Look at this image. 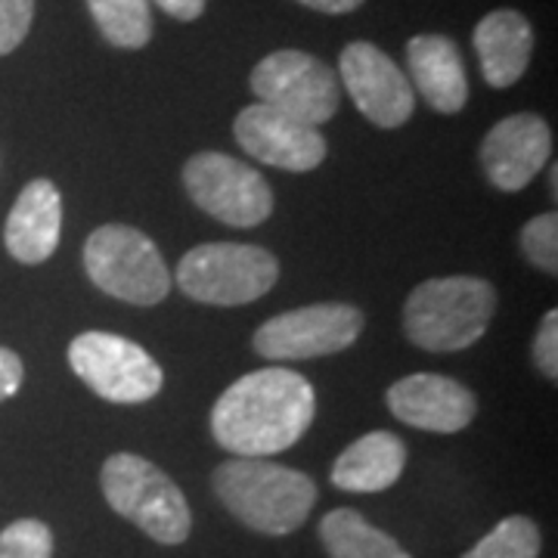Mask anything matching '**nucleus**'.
Here are the masks:
<instances>
[{
	"instance_id": "obj_1",
	"label": "nucleus",
	"mask_w": 558,
	"mask_h": 558,
	"mask_svg": "<svg viewBox=\"0 0 558 558\" xmlns=\"http://www.w3.org/2000/svg\"><path fill=\"white\" fill-rule=\"evenodd\" d=\"M317 416V391L295 369H255L211 410V435L233 457L267 459L304 438Z\"/></svg>"
},
{
	"instance_id": "obj_24",
	"label": "nucleus",
	"mask_w": 558,
	"mask_h": 558,
	"mask_svg": "<svg viewBox=\"0 0 558 558\" xmlns=\"http://www.w3.org/2000/svg\"><path fill=\"white\" fill-rule=\"evenodd\" d=\"M35 20V0H0V57L20 47Z\"/></svg>"
},
{
	"instance_id": "obj_7",
	"label": "nucleus",
	"mask_w": 558,
	"mask_h": 558,
	"mask_svg": "<svg viewBox=\"0 0 558 558\" xmlns=\"http://www.w3.org/2000/svg\"><path fill=\"white\" fill-rule=\"evenodd\" d=\"M69 366L94 395L112 403H146L165 385L149 351L116 332H81L69 344Z\"/></svg>"
},
{
	"instance_id": "obj_18",
	"label": "nucleus",
	"mask_w": 558,
	"mask_h": 558,
	"mask_svg": "<svg viewBox=\"0 0 558 558\" xmlns=\"http://www.w3.org/2000/svg\"><path fill=\"white\" fill-rule=\"evenodd\" d=\"M407 465V447L391 432H369L354 440L332 465V484L348 494H381L395 487Z\"/></svg>"
},
{
	"instance_id": "obj_17",
	"label": "nucleus",
	"mask_w": 558,
	"mask_h": 558,
	"mask_svg": "<svg viewBox=\"0 0 558 558\" xmlns=\"http://www.w3.org/2000/svg\"><path fill=\"white\" fill-rule=\"evenodd\" d=\"M475 53L490 87H512L527 72L534 53V28L515 10H494L475 28Z\"/></svg>"
},
{
	"instance_id": "obj_14",
	"label": "nucleus",
	"mask_w": 558,
	"mask_h": 558,
	"mask_svg": "<svg viewBox=\"0 0 558 558\" xmlns=\"http://www.w3.org/2000/svg\"><path fill=\"white\" fill-rule=\"evenodd\" d=\"M388 410L410 428L453 435L472 425L478 413V400L450 376L416 373L388 388Z\"/></svg>"
},
{
	"instance_id": "obj_28",
	"label": "nucleus",
	"mask_w": 558,
	"mask_h": 558,
	"mask_svg": "<svg viewBox=\"0 0 558 558\" xmlns=\"http://www.w3.org/2000/svg\"><path fill=\"white\" fill-rule=\"evenodd\" d=\"M304 7L317 10V13H329V16H341V13H354L363 0H299Z\"/></svg>"
},
{
	"instance_id": "obj_8",
	"label": "nucleus",
	"mask_w": 558,
	"mask_h": 558,
	"mask_svg": "<svg viewBox=\"0 0 558 558\" xmlns=\"http://www.w3.org/2000/svg\"><path fill=\"white\" fill-rule=\"evenodd\" d=\"M252 90L264 106L319 128L339 112V75L304 50H277L255 65Z\"/></svg>"
},
{
	"instance_id": "obj_21",
	"label": "nucleus",
	"mask_w": 558,
	"mask_h": 558,
	"mask_svg": "<svg viewBox=\"0 0 558 558\" xmlns=\"http://www.w3.org/2000/svg\"><path fill=\"white\" fill-rule=\"evenodd\" d=\"M539 527L527 515H509L481 537L462 558H537L539 556Z\"/></svg>"
},
{
	"instance_id": "obj_16",
	"label": "nucleus",
	"mask_w": 558,
	"mask_h": 558,
	"mask_svg": "<svg viewBox=\"0 0 558 558\" xmlns=\"http://www.w3.org/2000/svg\"><path fill=\"white\" fill-rule=\"evenodd\" d=\"M410 84L422 100L444 116L459 112L469 100V78L459 47L444 35H416L407 44Z\"/></svg>"
},
{
	"instance_id": "obj_13",
	"label": "nucleus",
	"mask_w": 558,
	"mask_h": 558,
	"mask_svg": "<svg viewBox=\"0 0 558 558\" xmlns=\"http://www.w3.org/2000/svg\"><path fill=\"white\" fill-rule=\"evenodd\" d=\"M553 156V131L534 112L497 121L481 143L487 180L502 193H519L537 178Z\"/></svg>"
},
{
	"instance_id": "obj_4",
	"label": "nucleus",
	"mask_w": 558,
	"mask_h": 558,
	"mask_svg": "<svg viewBox=\"0 0 558 558\" xmlns=\"http://www.w3.org/2000/svg\"><path fill=\"white\" fill-rule=\"evenodd\" d=\"M106 502L121 519L134 521L143 534L161 543L178 546L193 531L190 502L180 494L174 481L137 453H116L106 459L100 472Z\"/></svg>"
},
{
	"instance_id": "obj_2",
	"label": "nucleus",
	"mask_w": 558,
	"mask_h": 558,
	"mask_svg": "<svg viewBox=\"0 0 558 558\" xmlns=\"http://www.w3.org/2000/svg\"><path fill=\"white\" fill-rule=\"evenodd\" d=\"M215 494L236 519L270 537L299 531L317 506V484L270 459H227L215 469Z\"/></svg>"
},
{
	"instance_id": "obj_5",
	"label": "nucleus",
	"mask_w": 558,
	"mask_h": 558,
	"mask_svg": "<svg viewBox=\"0 0 558 558\" xmlns=\"http://www.w3.org/2000/svg\"><path fill=\"white\" fill-rule=\"evenodd\" d=\"M84 270L106 295L137 307H153L171 292V270L156 242L128 223H102L87 236Z\"/></svg>"
},
{
	"instance_id": "obj_12",
	"label": "nucleus",
	"mask_w": 558,
	"mask_h": 558,
	"mask_svg": "<svg viewBox=\"0 0 558 558\" xmlns=\"http://www.w3.org/2000/svg\"><path fill=\"white\" fill-rule=\"evenodd\" d=\"M233 134L252 159L274 165L279 171L307 174L326 159V137L319 128L289 119L264 102L242 109L233 121Z\"/></svg>"
},
{
	"instance_id": "obj_26",
	"label": "nucleus",
	"mask_w": 558,
	"mask_h": 558,
	"mask_svg": "<svg viewBox=\"0 0 558 558\" xmlns=\"http://www.w3.org/2000/svg\"><path fill=\"white\" fill-rule=\"evenodd\" d=\"M22 379H25V366L16 351L0 348V400H10L20 395Z\"/></svg>"
},
{
	"instance_id": "obj_6",
	"label": "nucleus",
	"mask_w": 558,
	"mask_h": 558,
	"mask_svg": "<svg viewBox=\"0 0 558 558\" xmlns=\"http://www.w3.org/2000/svg\"><path fill=\"white\" fill-rule=\"evenodd\" d=\"M279 279L277 258L245 242H205L178 264V286L186 299L218 307H240L264 299Z\"/></svg>"
},
{
	"instance_id": "obj_10",
	"label": "nucleus",
	"mask_w": 558,
	"mask_h": 558,
	"mask_svg": "<svg viewBox=\"0 0 558 558\" xmlns=\"http://www.w3.org/2000/svg\"><path fill=\"white\" fill-rule=\"evenodd\" d=\"M366 326L363 311L354 304L326 301L286 311L267 319L255 332V354L264 360H314L348 351Z\"/></svg>"
},
{
	"instance_id": "obj_23",
	"label": "nucleus",
	"mask_w": 558,
	"mask_h": 558,
	"mask_svg": "<svg viewBox=\"0 0 558 558\" xmlns=\"http://www.w3.org/2000/svg\"><path fill=\"white\" fill-rule=\"evenodd\" d=\"M521 252L537 270L556 277L558 274V218L556 211L537 215L527 220V227L521 230Z\"/></svg>"
},
{
	"instance_id": "obj_19",
	"label": "nucleus",
	"mask_w": 558,
	"mask_h": 558,
	"mask_svg": "<svg viewBox=\"0 0 558 558\" xmlns=\"http://www.w3.org/2000/svg\"><path fill=\"white\" fill-rule=\"evenodd\" d=\"M319 539L329 558H413L357 509H332L319 521Z\"/></svg>"
},
{
	"instance_id": "obj_11",
	"label": "nucleus",
	"mask_w": 558,
	"mask_h": 558,
	"mask_svg": "<svg viewBox=\"0 0 558 558\" xmlns=\"http://www.w3.org/2000/svg\"><path fill=\"white\" fill-rule=\"evenodd\" d=\"M341 84L363 119L376 128H400L416 109V90L385 50L366 40H354L341 50Z\"/></svg>"
},
{
	"instance_id": "obj_27",
	"label": "nucleus",
	"mask_w": 558,
	"mask_h": 558,
	"mask_svg": "<svg viewBox=\"0 0 558 558\" xmlns=\"http://www.w3.org/2000/svg\"><path fill=\"white\" fill-rule=\"evenodd\" d=\"M153 3L180 22L199 20L202 13H205V0H153Z\"/></svg>"
},
{
	"instance_id": "obj_3",
	"label": "nucleus",
	"mask_w": 558,
	"mask_h": 558,
	"mask_svg": "<svg viewBox=\"0 0 558 558\" xmlns=\"http://www.w3.org/2000/svg\"><path fill=\"white\" fill-rule=\"evenodd\" d=\"M497 314V289L481 277L418 282L403 304V336L422 351H462L487 332Z\"/></svg>"
},
{
	"instance_id": "obj_22",
	"label": "nucleus",
	"mask_w": 558,
	"mask_h": 558,
	"mask_svg": "<svg viewBox=\"0 0 558 558\" xmlns=\"http://www.w3.org/2000/svg\"><path fill=\"white\" fill-rule=\"evenodd\" d=\"M0 558H53V534L38 519H20L0 531Z\"/></svg>"
},
{
	"instance_id": "obj_25",
	"label": "nucleus",
	"mask_w": 558,
	"mask_h": 558,
	"mask_svg": "<svg viewBox=\"0 0 558 558\" xmlns=\"http://www.w3.org/2000/svg\"><path fill=\"white\" fill-rule=\"evenodd\" d=\"M534 360L537 369L549 381L558 379V314L549 311L546 317L539 319L537 339H534Z\"/></svg>"
},
{
	"instance_id": "obj_20",
	"label": "nucleus",
	"mask_w": 558,
	"mask_h": 558,
	"mask_svg": "<svg viewBox=\"0 0 558 558\" xmlns=\"http://www.w3.org/2000/svg\"><path fill=\"white\" fill-rule=\"evenodd\" d=\"M100 35L119 50H140L153 38L149 0H87Z\"/></svg>"
},
{
	"instance_id": "obj_9",
	"label": "nucleus",
	"mask_w": 558,
	"mask_h": 558,
	"mask_svg": "<svg viewBox=\"0 0 558 558\" xmlns=\"http://www.w3.org/2000/svg\"><path fill=\"white\" fill-rule=\"evenodd\" d=\"M183 186L205 215L230 227H258L274 215V193L260 171L223 153H199L183 165Z\"/></svg>"
},
{
	"instance_id": "obj_15",
	"label": "nucleus",
	"mask_w": 558,
	"mask_h": 558,
	"mask_svg": "<svg viewBox=\"0 0 558 558\" xmlns=\"http://www.w3.org/2000/svg\"><path fill=\"white\" fill-rule=\"evenodd\" d=\"M62 233V196L57 183L32 180L10 208L3 242L7 252L22 264H44L57 252Z\"/></svg>"
}]
</instances>
